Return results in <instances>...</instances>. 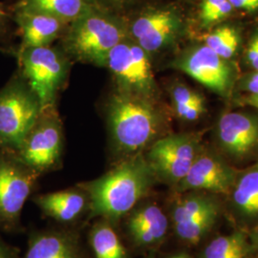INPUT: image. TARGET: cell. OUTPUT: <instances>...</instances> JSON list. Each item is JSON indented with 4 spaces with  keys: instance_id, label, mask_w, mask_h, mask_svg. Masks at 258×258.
<instances>
[{
    "instance_id": "6da1fadb",
    "label": "cell",
    "mask_w": 258,
    "mask_h": 258,
    "mask_svg": "<svg viewBox=\"0 0 258 258\" xmlns=\"http://www.w3.org/2000/svg\"><path fill=\"white\" fill-rule=\"evenodd\" d=\"M156 181L144 153L120 160L103 175L80 184L87 194L91 218L116 223L147 196Z\"/></svg>"
},
{
    "instance_id": "7a4b0ae2",
    "label": "cell",
    "mask_w": 258,
    "mask_h": 258,
    "mask_svg": "<svg viewBox=\"0 0 258 258\" xmlns=\"http://www.w3.org/2000/svg\"><path fill=\"white\" fill-rule=\"evenodd\" d=\"M152 101L118 90L111 95L107 122L111 148L119 161L143 153L159 139L162 119Z\"/></svg>"
},
{
    "instance_id": "3957f363",
    "label": "cell",
    "mask_w": 258,
    "mask_h": 258,
    "mask_svg": "<svg viewBox=\"0 0 258 258\" xmlns=\"http://www.w3.org/2000/svg\"><path fill=\"white\" fill-rule=\"evenodd\" d=\"M63 37L76 60L105 67L111 50L128 35L122 16L94 5L68 25Z\"/></svg>"
},
{
    "instance_id": "277c9868",
    "label": "cell",
    "mask_w": 258,
    "mask_h": 258,
    "mask_svg": "<svg viewBox=\"0 0 258 258\" xmlns=\"http://www.w3.org/2000/svg\"><path fill=\"white\" fill-rule=\"evenodd\" d=\"M40 113L36 94L19 73L0 90V150L17 153Z\"/></svg>"
},
{
    "instance_id": "5b68a950",
    "label": "cell",
    "mask_w": 258,
    "mask_h": 258,
    "mask_svg": "<svg viewBox=\"0 0 258 258\" xmlns=\"http://www.w3.org/2000/svg\"><path fill=\"white\" fill-rule=\"evenodd\" d=\"M20 74L39 101L41 111L54 107L55 97L68 74V61L54 47L19 48Z\"/></svg>"
},
{
    "instance_id": "8992f818",
    "label": "cell",
    "mask_w": 258,
    "mask_h": 258,
    "mask_svg": "<svg viewBox=\"0 0 258 258\" xmlns=\"http://www.w3.org/2000/svg\"><path fill=\"white\" fill-rule=\"evenodd\" d=\"M128 37L148 55L173 45L181 36L184 22L180 13L170 6L148 7L122 16Z\"/></svg>"
},
{
    "instance_id": "52a82bcc",
    "label": "cell",
    "mask_w": 258,
    "mask_h": 258,
    "mask_svg": "<svg viewBox=\"0 0 258 258\" xmlns=\"http://www.w3.org/2000/svg\"><path fill=\"white\" fill-rule=\"evenodd\" d=\"M105 67L117 84V90L153 100L157 86L148 53L130 37L111 50Z\"/></svg>"
},
{
    "instance_id": "ba28073f",
    "label": "cell",
    "mask_w": 258,
    "mask_h": 258,
    "mask_svg": "<svg viewBox=\"0 0 258 258\" xmlns=\"http://www.w3.org/2000/svg\"><path fill=\"white\" fill-rule=\"evenodd\" d=\"M12 151L0 150V229L19 226L21 212L38 176Z\"/></svg>"
},
{
    "instance_id": "9c48e42d",
    "label": "cell",
    "mask_w": 258,
    "mask_h": 258,
    "mask_svg": "<svg viewBox=\"0 0 258 258\" xmlns=\"http://www.w3.org/2000/svg\"><path fill=\"white\" fill-rule=\"evenodd\" d=\"M179 194L171 206L169 222L178 239L194 246L212 231L220 214V206L201 191Z\"/></svg>"
},
{
    "instance_id": "30bf717a",
    "label": "cell",
    "mask_w": 258,
    "mask_h": 258,
    "mask_svg": "<svg viewBox=\"0 0 258 258\" xmlns=\"http://www.w3.org/2000/svg\"><path fill=\"white\" fill-rule=\"evenodd\" d=\"M200 149L194 135L171 134L157 139L145 157L156 180L175 187L187 174Z\"/></svg>"
},
{
    "instance_id": "8fae6325",
    "label": "cell",
    "mask_w": 258,
    "mask_h": 258,
    "mask_svg": "<svg viewBox=\"0 0 258 258\" xmlns=\"http://www.w3.org/2000/svg\"><path fill=\"white\" fill-rule=\"evenodd\" d=\"M62 148V125L55 108L52 107L41 111L16 154L25 165L41 174L56 166Z\"/></svg>"
},
{
    "instance_id": "7c38bea8",
    "label": "cell",
    "mask_w": 258,
    "mask_h": 258,
    "mask_svg": "<svg viewBox=\"0 0 258 258\" xmlns=\"http://www.w3.org/2000/svg\"><path fill=\"white\" fill-rule=\"evenodd\" d=\"M173 65L213 92L223 97L230 94L233 81L231 66L227 59L207 45L187 50L176 59Z\"/></svg>"
},
{
    "instance_id": "4fadbf2b",
    "label": "cell",
    "mask_w": 258,
    "mask_h": 258,
    "mask_svg": "<svg viewBox=\"0 0 258 258\" xmlns=\"http://www.w3.org/2000/svg\"><path fill=\"white\" fill-rule=\"evenodd\" d=\"M237 176L236 170L222 158L200 149L187 174L174 189L178 194L201 191L228 194L231 192Z\"/></svg>"
},
{
    "instance_id": "5bb4252c",
    "label": "cell",
    "mask_w": 258,
    "mask_h": 258,
    "mask_svg": "<svg viewBox=\"0 0 258 258\" xmlns=\"http://www.w3.org/2000/svg\"><path fill=\"white\" fill-rule=\"evenodd\" d=\"M216 134L226 154L244 159L258 148V118L245 113H226L218 121Z\"/></svg>"
},
{
    "instance_id": "9a60e30c",
    "label": "cell",
    "mask_w": 258,
    "mask_h": 258,
    "mask_svg": "<svg viewBox=\"0 0 258 258\" xmlns=\"http://www.w3.org/2000/svg\"><path fill=\"white\" fill-rule=\"evenodd\" d=\"M169 218L156 203L136 206L126 215L125 230L132 244L140 249L158 247L166 239Z\"/></svg>"
},
{
    "instance_id": "2e32d148",
    "label": "cell",
    "mask_w": 258,
    "mask_h": 258,
    "mask_svg": "<svg viewBox=\"0 0 258 258\" xmlns=\"http://www.w3.org/2000/svg\"><path fill=\"white\" fill-rule=\"evenodd\" d=\"M21 35L20 48L50 46L63 36L68 25L59 19L26 10H11Z\"/></svg>"
},
{
    "instance_id": "e0dca14e",
    "label": "cell",
    "mask_w": 258,
    "mask_h": 258,
    "mask_svg": "<svg viewBox=\"0 0 258 258\" xmlns=\"http://www.w3.org/2000/svg\"><path fill=\"white\" fill-rule=\"evenodd\" d=\"M34 202L45 215L59 223L76 221L89 206L87 194L81 187L39 194Z\"/></svg>"
},
{
    "instance_id": "ac0fdd59",
    "label": "cell",
    "mask_w": 258,
    "mask_h": 258,
    "mask_svg": "<svg viewBox=\"0 0 258 258\" xmlns=\"http://www.w3.org/2000/svg\"><path fill=\"white\" fill-rule=\"evenodd\" d=\"M231 207L240 219L258 223V166L238 174L231 188Z\"/></svg>"
},
{
    "instance_id": "d6986e66",
    "label": "cell",
    "mask_w": 258,
    "mask_h": 258,
    "mask_svg": "<svg viewBox=\"0 0 258 258\" xmlns=\"http://www.w3.org/2000/svg\"><path fill=\"white\" fill-rule=\"evenodd\" d=\"M23 258H79L78 244L64 232H41L32 236Z\"/></svg>"
},
{
    "instance_id": "ffe728a7",
    "label": "cell",
    "mask_w": 258,
    "mask_h": 258,
    "mask_svg": "<svg viewBox=\"0 0 258 258\" xmlns=\"http://www.w3.org/2000/svg\"><path fill=\"white\" fill-rule=\"evenodd\" d=\"M92 6L90 0H15L10 9L41 13L69 25Z\"/></svg>"
},
{
    "instance_id": "44dd1931",
    "label": "cell",
    "mask_w": 258,
    "mask_h": 258,
    "mask_svg": "<svg viewBox=\"0 0 258 258\" xmlns=\"http://www.w3.org/2000/svg\"><path fill=\"white\" fill-rule=\"evenodd\" d=\"M90 245L95 258H128L118 233L107 220L101 219L94 224L90 231Z\"/></svg>"
},
{
    "instance_id": "7402d4cb",
    "label": "cell",
    "mask_w": 258,
    "mask_h": 258,
    "mask_svg": "<svg viewBox=\"0 0 258 258\" xmlns=\"http://www.w3.org/2000/svg\"><path fill=\"white\" fill-rule=\"evenodd\" d=\"M253 249L248 236L236 231L211 241L204 249L203 258H246Z\"/></svg>"
},
{
    "instance_id": "603a6c76",
    "label": "cell",
    "mask_w": 258,
    "mask_h": 258,
    "mask_svg": "<svg viewBox=\"0 0 258 258\" xmlns=\"http://www.w3.org/2000/svg\"><path fill=\"white\" fill-rule=\"evenodd\" d=\"M170 98L176 115L182 120L194 121L205 111L203 97L182 83L170 88Z\"/></svg>"
},
{
    "instance_id": "cb8c5ba5",
    "label": "cell",
    "mask_w": 258,
    "mask_h": 258,
    "mask_svg": "<svg viewBox=\"0 0 258 258\" xmlns=\"http://www.w3.org/2000/svg\"><path fill=\"white\" fill-rule=\"evenodd\" d=\"M239 44V34L236 29L231 26L217 28L205 38V45L225 59L236 54Z\"/></svg>"
},
{
    "instance_id": "d4e9b609",
    "label": "cell",
    "mask_w": 258,
    "mask_h": 258,
    "mask_svg": "<svg viewBox=\"0 0 258 258\" xmlns=\"http://www.w3.org/2000/svg\"><path fill=\"white\" fill-rule=\"evenodd\" d=\"M230 0H203L200 9L202 26H211L230 16L232 12Z\"/></svg>"
},
{
    "instance_id": "484cf974",
    "label": "cell",
    "mask_w": 258,
    "mask_h": 258,
    "mask_svg": "<svg viewBox=\"0 0 258 258\" xmlns=\"http://www.w3.org/2000/svg\"><path fill=\"white\" fill-rule=\"evenodd\" d=\"M93 5L112 13L123 16L132 5L134 0H90Z\"/></svg>"
},
{
    "instance_id": "4316f807",
    "label": "cell",
    "mask_w": 258,
    "mask_h": 258,
    "mask_svg": "<svg viewBox=\"0 0 258 258\" xmlns=\"http://www.w3.org/2000/svg\"><path fill=\"white\" fill-rule=\"evenodd\" d=\"M12 23L15 22L10 7L5 6L0 2V49L9 39L12 31Z\"/></svg>"
},
{
    "instance_id": "83f0119b",
    "label": "cell",
    "mask_w": 258,
    "mask_h": 258,
    "mask_svg": "<svg viewBox=\"0 0 258 258\" xmlns=\"http://www.w3.org/2000/svg\"><path fill=\"white\" fill-rule=\"evenodd\" d=\"M247 59L249 64L255 71H258V31L249 40L247 48Z\"/></svg>"
},
{
    "instance_id": "f1b7e54d",
    "label": "cell",
    "mask_w": 258,
    "mask_h": 258,
    "mask_svg": "<svg viewBox=\"0 0 258 258\" xmlns=\"http://www.w3.org/2000/svg\"><path fill=\"white\" fill-rule=\"evenodd\" d=\"M242 89L249 94H258V71L249 75L243 81Z\"/></svg>"
},
{
    "instance_id": "f546056e",
    "label": "cell",
    "mask_w": 258,
    "mask_h": 258,
    "mask_svg": "<svg viewBox=\"0 0 258 258\" xmlns=\"http://www.w3.org/2000/svg\"><path fill=\"white\" fill-rule=\"evenodd\" d=\"M233 8L254 11L258 9V0H230Z\"/></svg>"
},
{
    "instance_id": "4dcf8cb0",
    "label": "cell",
    "mask_w": 258,
    "mask_h": 258,
    "mask_svg": "<svg viewBox=\"0 0 258 258\" xmlns=\"http://www.w3.org/2000/svg\"><path fill=\"white\" fill-rule=\"evenodd\" d=\"M0 258H19L18 250L8 245L0 235Z\"/></svg>"
},
{
    "instance_id": "1f68e13d",
    "label": "cell",
    "mask_w": 258,
    "mask_h": 258,
    "mask_svg": "<svg viewBox=\"0 0 258 258\" xmlns=\"http://www.w3.org/2000/svg\"><path fill=\"white\" fill-rule=\"evenodd\" d=\"M243 102L249 106L258 109V94H249L243 99Z\"/></svg>"
},
{
    "instance_id": "d6a6232c",
    "label": "cell",
    "mask_w": 258,
    "mask_h": 258,
    "mask_svg": "<svg viewBox=\"0 0 258 258\" xmlns=\"http://www.w3.org/2000/svg\"><path fill=\"white\" fill-rule=\"evenodd\" d=\"M249 242L251 243L253 249H258V223L254 225V227L249 232Z\"/></svg>"
},
{
    "instance_id": "836d02e7",
    "label": "cell",
    "mask_w": 258,
    "mask_h": 258,
    "mask_svg": "<svg viewBox=\"0 0 258 258\" xmlns=\"http://www.w3.org/2000/svg\"><path fill=\"white\" fill-rule=\"evenodd\" d=\"M166 258H191V256L188 255L185 252H178V253H175V254H171L170 256Z\"/></svg>"
},
{
    "instance_id": "e575fe53",
    "label": "cell",
    "mask_w": 258,
    "mask_h": 258,
    "mask_svg": "<svg viewBox=\"0 0 258 258\" xmlns=\"http://www.w3.org/2000/svg\"><path fill=\"white\" fill-rule=\"evenodd\" d=\"M146 258H155V255L153 254V253H150L148 256H147Z\"/></svg>"
},
{
    "instance_id": "d590c367",
    "label": "cell",
    "mask_w": 258,
    "mask_h": 258,
    "mask_svg": "<svg viewBox=\"0 0 258 258\" xmlns=\"http://www.w3.org/2000/svg\"><path fill=\"white\" fill-rule=\"evenodd\" d=\"M257 166H258V163H257Z\"/></svg>"
}]
</instances>
